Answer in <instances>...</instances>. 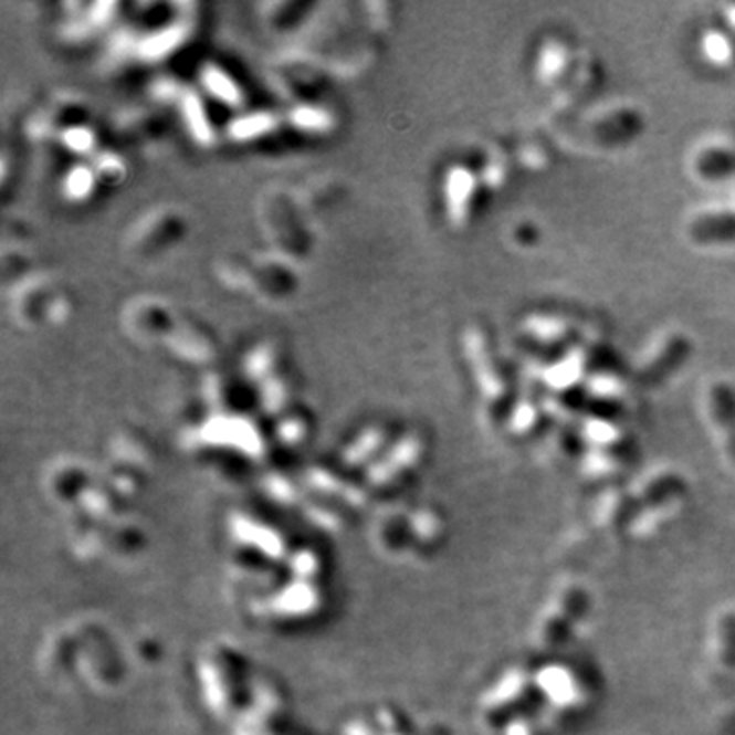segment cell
<instances>
[{"label": "cell", "instance_id": "cell-12", "mask_svg": "<svg viewBox=\"0 0 735 735\" xmlns=\"http://www.w3.org/2000/svg\"><path fill=\"white\" fill-rule=\"evenodd\" d=\"M701 57L708 66L735 70V33L727 28H711L703 31L699 41Z\"/></svg>", "mask_w": 735, "mask_h": 735}, {"label": "cell", "instance_id": "cell-9", "mask_svg": "<svg viewBox=\"0 0 735 735\" xmlns=\"http://www.w3.org/2000/svg\"><path fill=\"white\" fill-rule=\"evenodd\" d=\"M640 129V113L631 111V108L617 107L609 113H599L597 119H592L590 125H587V137H592L597 141V146H616L626 141L629 137L638 134Z\"/></svg>", "mask_w": 735, "mask_h": 735}, {"label": "cell", "instance_id": "cell-11", "mask_svg": "<svg viewBox=\"0 0 735 735\" xmlns=\"http://www.w3.org/2000/svg\"><path fill=\"white\" fill-rule=\"evenodd\" d=\"M479 190H481V180L470 168L458 166L448 175V207L458 225L469 223Z\"/></svg>", "mask_w": 735, "mask_h": 735}, {"label": "cell", "instance_id": "cell-2", "mask_svg": "<svg viewBox=\"0 0 735 735\" xmlns=\"http://www.w3.org/2000/svg\"><path fill=\"white\" fill-rule=\"evenodd\" d=\"M703 413L715 433L722 454L735 470V392L723 380H711L703 390Z\"/></svg>", "mask_w": 735, "mask_h": 735}, {"label": "cell", "instance_id": "cell-16", "mask_svg": "<svg viewBox=\"0 0 735 735\" xmlns=\"http://www.w3.org/2000/svg\"><path fill=\"white\" fill-rule=\"evenodd\" d=\"M522 158L523 161H525L529 168H534V170H539L544 164H548L544 147L537 146V144H529V146L523 147Z\"/></svg>", "mask_w": 735, "mask_h": 735}, {"label": "cell", "instance_id": "cell-15", "mask_svg": "<svg viewBox=\"0 0 735 735\" xmlns=\"http://www.w3.org/2000/svg\"><path fill=\"white\" fill-rule=\"evenodd\" d=\"M481 178L489 190H501V188L507 187L508 180H511V158H508V154L498 151V149L489 151V158L484 161Z\"/></svg>", "mask_w": 735, "mask_h": 735}, {"label": "cell", "instance_id": "cell-4", "mask_svg": "<svg viewBox=\"0 0 735 735\" xmlns=\"http://www.w3.org/2000/svg\"><path fill=\"white\" fill-rule=\"evenodd\" d=\"M469 349L470 360H472V366L476 368V376H479V385H481L482 392L486 395L489 402L495 405V407L507 405V409L511 411V407L515 401L511 399L513 392H511L507 375L501 370L493 349L489 348V339L479 329H474L469 335Z\"/></svg>", "mask_w": 735, "mask_h": 735}, {"label": "cell", "instance_id": "cell-17", "mask_svg": "<svg viewBox=\"0 0 735 735\" xmlns=\"http://www.w3.org/2000/svg\"><path fill=\"white\" fill-rule=\"evenodd\" d=\"M723 23H725V28L735 33V4L723 7Z\"/></svg>", "mask_w": 735, "mask_h": 735}, {"label": "cell", "instance_id": "cell-10", "mask_svg": "<svg viewBox=\"0 0 735 735\" xmlns=\"http://www.w3.org/2000/svg\"><path fill=\"white\" fill-rule=\"evenodd\" d=\"M523 332L539 346L570 344L580 335L575 319L561 313H535L523 323Z\"/></svg>", "mask_w": 735, "mask_h": 735}, {"label": "cell", "instance_id": "cell-5", "mask_svg": "<svg viewBox=\"0 0 735 735\" xmlns=\"http://www.w3.org/2000/svg\"><path fill=\"white\" fill-rule=\"evenodd\" d=\"M580 55L575 54L573 45L561 38H548L537 48L534 60L535 81L548 88H560L575 72Z\"/></svg>", "mask_w": 735, "mask_h": 735}, {"label": "cell", "instance_id": "cell-3", "mask_svg": "<svg viewBox=\"0 0 735 735\" xmlns=\"http://www.w3.org/2000/svg\"><path fill=\"white\" fill-rule=\"evenodd\" d=\"M691 342L681 332H664L658 335L654 344L643 351L642 361L636 366V378H640L645 385H652L655 380L672 375L684 358L689 356Z\"/></svg>", "mask_w": 735, "mask_h": 735}, {"label": "cell", "instance_id": "cell-7", "mask_svg": "<svg viewBox=\"0 0 735 735\" xmlns=\"http://www.w3.org/2000/svg\"><path fill=\"white\" fill-rule=\"evenodd\" d=\"M601 76V64L592 55H580L573 76L556 91L554 111L568 113L570 108L578 107L587 96L597 91Z\"/></svg>", "mask_w": 735, "mask_h": 735}, {"label": "cell", "instance_id": "cell-1", "mask_svg": "<svg viewBox=\"0 0 735 735\" xmlns=\"http://www.w3.org/2000/svg\"><path fill=\"white\" fill-rule=\"evenodd\" d=\"M686 172L695 182L707 187L735 182L734 144L725 137H708L699 141L686 158Z\"/></svg>", "mask_w": 735, "mask_h": 735}, {"label": "cell", "instance_id": "cell-14", "mask_svg": "<svg viewBox=\"0 0 735 735\" xmlns=\"http://www.w3.org/2000/svg\"><path fill=\"white\" fill-rule=\"evenodd\" d=\"M587 387L592 397H599L602 401H613V399H623L628 382L623 376L617 375L613 370H601L588 376Z\"/></svg>", "mask_w": 735, "mask_h": 735}, {"label": "cell", "instance_id": "cell-6", "mask_svg": "<svg viewBox=\"0 0 735 735\" xmlns=\"http://www.w3.org/2000/svg\"><path fill=\"white\" fill-rule=\"evenodd\" d=\"M686 240L701 248H723L735 243V211L703 209L689 217L684 225Z\"/></svg>", "mask_w": 735, "mask_h": 735}, {"label": "cell", "instance_id": "cell-13", "mask_svg": "<svg viewBox=\"0 0 735 735\" xmlns=\"http://www.w3.org/2000/svg\"><path fill=\"white\" fill-rule=\"evenodd\" d=\"M542 402L534 397H523L519 401L513 402L511 411L507 414L508 428L513 429L515 433H529L532 429L537 428V423L542 421Z\"/></svg>", "mask_w": 735, "mask_h": 735}, {"label": "cell", "instance_id": "cell-18", "mask_svg": "<svg viewBox=\"0 0 735 735\" xmlns=\"http://www.w3.org/2000/svg\"><path fill=\"white\" fill-rule=\"evenodd\" d=\"M732 209L735 211V182L734 188H732Z\"/></svg>", "mask_w": 735, "mask_h": 735}, {"label": "cell", "instance_id": "cell-8", "mask_svg": "<svg viewBox=\"0 0 735 735\" xmlns=\"http://www.w3.org/2000/svg\"><path fill=\"white\" fill-rule=\"evenodd\" d=\"M588 368H590V348L587 344H576L575 348L570 346L561 358L549 364L544 372V380L548 382L549 388L556 390V395H566L580 380L590 376Z\"/></svg>", "mask_w": 735, "mask_h": 735}]
</instances>
